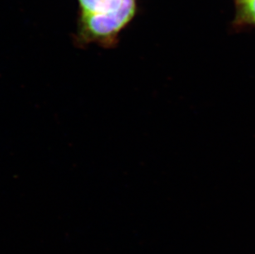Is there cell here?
Masks as SVG:
<instances>
[{"label":"cell","instance_id":"3","mask_svg":"<svg viewBox=\"0 0 255 254\" xmlns=\"http://www.w3.org/2000/svg\"><path fill=\"white\" fill-rule=\"evenodd\" d=\"M234 23L238 26H255V0H236Z\"/></svg>","mask_w":255,"mask_h":254},{"label":"cell","instance_id":"2","mask_svg":"<svg viewBox=\"0 0 255 254\" xmlns=\"http://www.w3.org/2000/svg\"><path fill=\"white\" fill-rule=\"evenodd\" d=\"M124 0H79L81 13H107L120 8Z\"/></svg>","mask_w":255,"mask_h":254},{"label":"cell","instance_id":"1","mask_svg":"<svg viewBox=\"0 0 255 254\" xmlns=\"http://www.w3.org/2000/svg\"><path fill=\"white\" fill-rule=\"evenodd\" d=\"M137 8V0H124L120 8L107 13H81L77 42L97 44L110 48L118 43V35L130 23Z\"/></svg>","mask_w":255,"mask_h":254}]
</instances>
